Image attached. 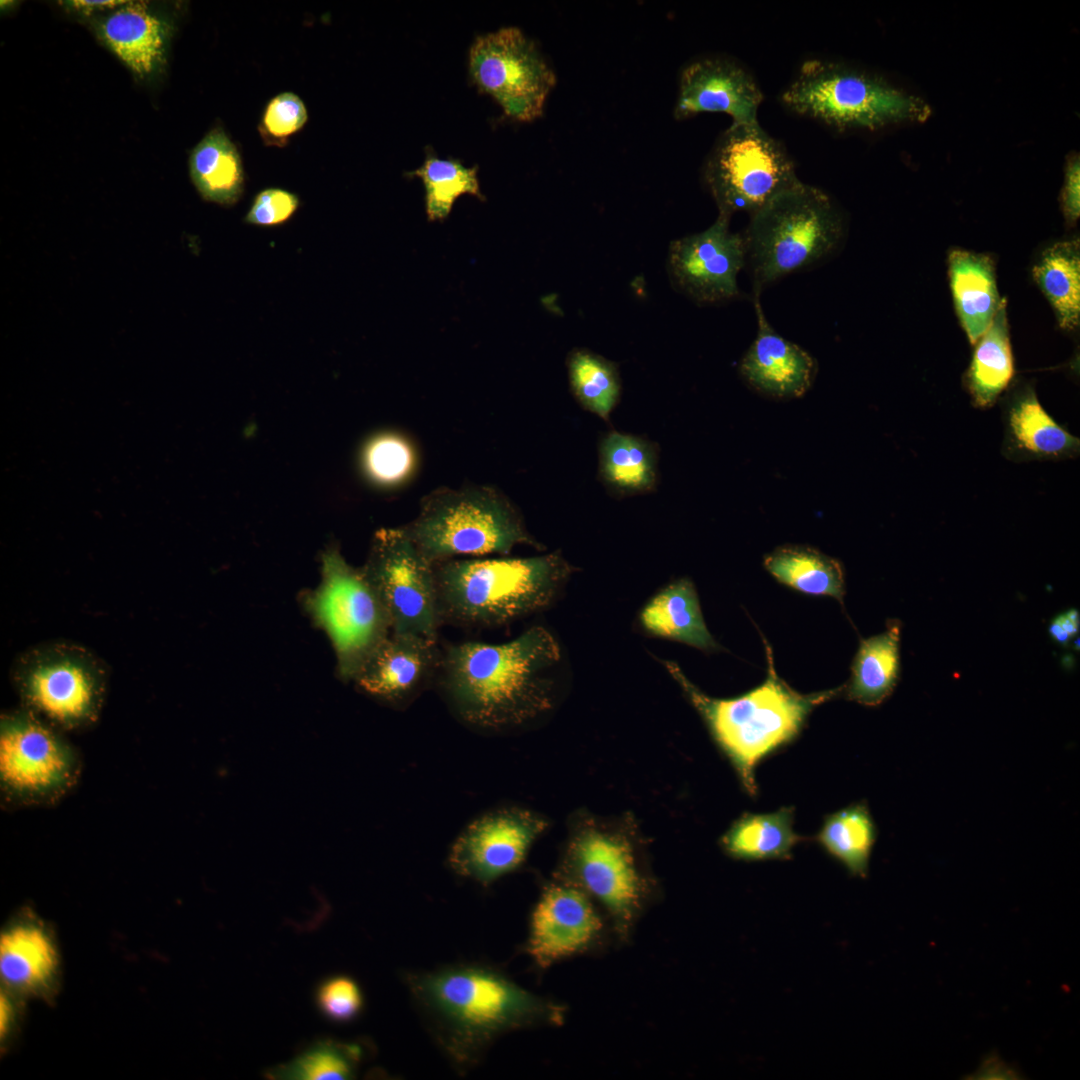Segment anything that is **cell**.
I'll use <instances>...</instances> for the list:
<instances>
[{
    "mask_svg": "<svg viewBox=\"0 0 1080 1080\" xmlns=\"http://www.w3.org/2000/svg\"><path fill=\"white\" fill-rule=\"evenodd\" d=\"M0 1007H1V1018H0L1 1019V1026L0 1027H1V1035H3V1034L6 1033V1031L8 1029V1025H9V1022L11 1020V1012H12L10 1002L5 997V995L1 996V1005H0Z\"/></svg>",
    "mask_w": 1080,
    "mask_h": 1080,
    "instance_id": "cell-44",
    "label": "cell"
},
{
    "mask_svg": "<svg viewBox=\"0 0 1080 1080\" xmlns=\"http://www.w3.org/2000/svg\"><path fill=\"white\" fill-rule=\"evenodd\" d=\"M307 120L308 113L303 101L292 92H283L267 103L258 130L267 146L284 147Z\"/></svg>",
    "mask_w": 1080,
    "mask_h": 1080,
    "instance_id": "cell-38",
    "label": "cell"
},
{
    "mask_svg": "<svg viewBox=\"0 0 1080 1080\" xmlns=\"http://www.w3.org/2000/svg\"><path fill=\"white\" fill-rule=\"evenodd\" d=\"M1032 277L1050 303L1059 327L1076 329L1080 322L1079 239L1046 248L1032 268Z\"/></svg>",
    "mask_w": 1080,
    "mask_h": 1080,
    "instance_id": "cell-29",
    "label": "cell"
},
{
    "mask_svg": "<svg viewBox=\"0 0 1080 1080\" xmlns=\"http://www.w3.org/2000/svg\"><path fill=\"white\" fill-rule=\"evenodd\" d=\"M781 101L792 112L834 129L876 130L926 120L930 107L883 78L842 62H804Z\"/></svg>",
    "mask_w": 1080,
    "mask_h": 1080,
    "instance_id": "cell-7",
    "label": "cell"
},
{
    "mask_svg": "<svg viewBox=\"0 0 1080 1080\" xmlns=\"http://www.w3.org/2000/svg\"><path fill=\"white\" fill-rule=\"evenodd\" d=\"M441 656L438 640L391 632L365 660L353 680L371 696L399 702L437 678Z\"/></svg>",
    "mask_w": 1080,
    "mask_h": 1080,
    "instance_id": "cell-18",
    "label": "cell"
},
{
    "mask_svg": "<svg viewBox=\"0 0 1080 1080\" xmlns=\"http://www.w3.org/2000/svg\"><path fill=\"white\" fill-rule=\"evenodd\" d=\"M362 570L388 615L392 633L438 640L435 564L405 527L379 529Z\"/></svg>",
    "mask_w": 1080,
    "mask_h": 1080,
    "instance_id": "cell-10",
    "label": "cell"
},
{
    "mask_svg": "<svg viewBox=\"0 0 1080 1080\" xmlns=\"http://www.w3.org/2000/svg\"><path fill=\"white\" fill-rule=\"evenodd\" d=\"M703 179L718 214H754L802 182L780 141L756 123H732L709 153Z\"/></svg>",
    "mask_w": 1080,
    "mask_h": 1080,
    "instance_id": "cell-8",
    "label": "cell"
},
{
    "mask_svg": "<svg viewBox=\"0 0 1080 1080\" xmlns=\"http://www.w3.org/2000/svg\"><path fill=\"white\" fill-rule=\"evenodd\" d=\"M833 199L800 182L750 216L742 234L755 293L832 255L844 238Z\"/></svg>",
    "mask_w": 1080,
    "mask_h": 1080,
    "instance_id": "cell-5",
    "label": "cell"
},
{
    "mask_svg": "<svg viewBox=\"0 0 1080 1080\" xmlns=\"http://www.w3.org/2000/svg\"><path fill=\"white\" fill-rule=\"evenodd\" d=\"M729 223V217L718 214L706 230L669 246V278L698 304L729 301L740 293L737 278L746 264V250L742 234L732 232Z\"/></svg>",
    "mask_w": 1080,
    "mask_h": 1080,
    "instance_id": "cell-14",
    "label": "cell"
},
{
    "mask_svg": "<svg viewBox=\"0 0 1080 1080\" xmlns=\"http://www.w3.org/2000/svg\"><path fill=\"white\" fill-rule=\"evenodd\" d=\"M876 835V826L867 806L855 803L827 815L817 841L850 874L865 878Z\"/></svg>",
    "mask_w": 1080,
    "mask_h": 1080,
    "instance_id": "cell-33",
    "label": "cell"
},
{
    "mask_svg": "<svg viewBox=\"0 0 1080 1080\" xmlns=\"http://www.w3.org/2000/svg\"><path fill=\"white\" fill-rule=\"evenodd\" d=\"M763 93L738 62L720 56L703 57L681 71L673 115L683 120L704 112H721L732 123L758 122Z\"/></svg>",
    "mask_w": 1080,
    "mask_h": 1080,
    "instance_id": "cell-16",
    "label": "cell"
},
{
    "mask_svg": "<svg viewBox=\"0 0 1080 1080\" xmlns=\"http://www.w3.org/2000/svg\"><path fill=\"white\" fill-rule=\"evenodd\" d=\"M318 1009L335 1022H348L357 1017L363 1006L358 984L346 976H335L322 982L316 993Z\"/></svg>",
    "mask_w": 1080,
    "mask_h": 1080,
    "instance_id": "cell-39",
    "label": "cell"
},
{
    "mask_svg": "<svg viewBox=\"0 0 1080 1080\" xmlns=\"http://www.w3.org/2000/svg\"><path fill=\"white\" fill-rule=\"evenodd\" d=\"M416 452L404 436L386 432L370 439L362 453V464L368 478L374 483L397 486L409 479L416 467Z\"/></svg>",
    "mask_w": 1080,
    "mask_h": 1080,
    "instance_id": "cell-37",
    "label": "cell"
},
{
    "mask_svg": "<svg viewBox=\"0 0 1080 1080\" xmlns=\"http://www.w3.org/2000/svg\"><path fill=\"white\" fill-rule=\"evenodd\" d=\"M478 166L466 167L455 158H439L428 152L423 164L408 175L422 180L425 189V208L430 221L445 220L456 199L471 194L485 200L477 177Z\"/></svg>",
    "mask_w": 1080,
    "mask_h": 1080,
    "instance_id": "cell-35",
    "label": "cell"
},
{
    "mask_svg": "<svg viewBox=\"0 0 1080 1080\" xmlns=\"http://www.w3.org/2000/svg\"><path fill=\"white\" fill-rule=\"evenodd\" d=\"M764 566L780 583L811 595L841 600L844 573L841 564L813 548L782 546L768 554Z\"/></svg>",
    "mask_w": 1080,
    "mask_h": 1080,
    "instance_id": "cell-32",
    "label": "cell"
},
{
    "mask_svg": "<svg viewBox=\"0 0 1080 1080\" xmlns=\"http://www.w3.org/2000/svg\"><path fill=\"white\" fill-rule=\"evenodd\" d=\"M571 860L582 884L625 929L638 909L642 890L628 843L591 831L574 842Z\"/></svg>",
    "mask_w": 1080,
    "mask_h": 1080,
    "instance_id": "cell-17",
    "label": "cell"
},
{
    "mask_svg": "<svg viewBox=\"0 0 1080 1080\" xmlns=\"http://www.w3.org/2000/svg\"><path fill=\"white\" fill-rule=\"evenodd\" d=\"M126 2L125 0H72L62 3H65L67 8L87 16L94 12L117 9Z\"/></svg>",
    "mask_w": 1080,
    "mask_h": 1080,
    "instance_id": "cell-43",
    "label": "cell"
},
{
    "mask_svg": "<svg viewBox=\"0 0 1080 1080\" xmlns=\"http://www.w3.org/2000/svg\"><path fill=\"white\" fill-rule=\"evenodd\" d=\"M101 40L139 78L163 62L169 27L145 1H127L97 25Z\"/></svg>",
    "mask_w": 1080,
    "mask_h": 1080,
    "instance_id": "cell-22",
    "label": "cell"
},
{
    "mask_svg": "<svg viewBox=\"0 0 1080 1080\" xmlns=\"http://www.w3.org/2000/svg\"><path fill=\"white\" fill-rule=\"evenodd\" d=\"M755 293L757 334L740 362V373L757 392L776 399L803 396L817 374L815 359L769 324Z\"/></svg>",
    "mask_w": 1080,
    "mask_h": 1080,
    "instance_id": "cell-20",
    "label": "cell"
},
{
    "mask_svg": "<svg viewBox=\"0 0 1080 1080\" xmlns=\"http://www.w3.org/2000/svg\"><path fill=\"white\" fill-rule=\"evenodd\" d=\"M191 180L208 201L233 206L244 191V170L240 154L220 127H215L193 149L189 159Z\"/></svg>",
    "mask_w": 1080,
    "mask_h": 1080,
    "instance_id": "cell-25",
    "label": "cell"
},
{
    "mask_svg": "<svg viewBox=\"0 0 1080 1080\" xmlns=\"http://www.w3.org/2000/svg\"><path fill=\"white\" fill-rule=\"evenodd\" d=\"M472 81L506 116L530 122L542 116L556 75L535 42L518 27L477 36L468 52Z\"/></svg>",
    "mask_w": 1080,
    "mask_h": 1080,
    "instance_id": "cell-11",
    "label": "cell"
},
{
    "mask_svg": "<svg viewBox=\"0 0 1080 1080\" xmlns=\"http://www.w3.org/2000/svg\"><path fill=\"white\" fill-rule=\"evenodd\" d=\"M794 810L783 807L772 813L744 814L722 838L729 855L747 861L789 859L803 838L793 830Z\"/></svg>",
    "mask_w": 1080,
    "mask_h": 1080,
    "instance_id": "cell-31",
    "label": "cell"
},
{
    "mask_svg": "<svg viewBox=\"0 0 1080 1080\" xmlns=\"http://www.w3.org/2000/svg\"><path fill=\"white\" fill-rule=\"evenodd\" d=\"M79 770L73 748L32 712L4 715L0 725V781L22 802H43L63 794Z\"/></svg>",
    "mask_w": 1080,
    "mask_h": 1080,
    "instance_id": "cell-12",
    "label": "cell"
},
{
    "mask_svg": "<svg viewBox=\"0 0 1080 1080\" xmlns=\"http://www.w3.org/2000/svg\"><path fill=\"white\" fill-rule=\"evenodd\" d=\"M948 277L955 312L971 345L996 314L999 296L995 262L990 255L963 249L948 254Z\"/></svg>",
    "mask_w": 1080,
    "mask_h": 1080,
    "instance_id": "cell-23",
    "label": "cell"
},
{
    "mask_svg": "<svg viewBox=\"0 0 1080 1080\" xmlns=\"http://www.w3.org/2000/svg\"><path fill=\"white\" fill-rule=\"evenodd\" d=\"M57 956L52 941L42 927L20 923L6 930L0 939V974L9 986L34 989L49 981Z\"/></svg>",
    "mask_w": 1080,
    "mask_h": 1080,
    "instance_id": "cell-30",
    "label": "cell"
},
{
    "mask_svg": "<svg viewBox=\"0 0 1080 1080\" xmlns=\"http://www.w3.org/2000/svg\"><path fill=\"white\" fill-rule=\"evenodd\" d=\"M768 675L763 684L733 699H713L699 691L674 662L668 672L682 686L703 716L714 739L735 767L746 791L755 795L757 764L792 741L811 710L841 689L803 695L776 674L771 649L766 645Z\"/></svg>",
    "mask_w": 1080,
    "mask_h": 1080,
    "instance_id": "cell-4",
    "label": "cell"
},
{
    "mask_svg": "<svg viewBox=\"0 0 1080 1080\" xmlns=\"http://www.w3.org/2000/svg\"><path fill=\"white\" fill-rule=\"evenodd\" d=\"M900 630V623L891 620L885 632L860 642L844 688L848 699L878 706L891 695L899 677Z\"/></svg>",
    "mask_w": 1080,
    "mask_h": 1080,
    "instance_id": "cell-27",
    "label": "cell"
},
{
    "mask_svg": "<svg viewBox=\"0 0 1080 1080\" xmlns=\"http://www.w3.org/2000/svg\"><path fill=\"white\" fill-rule=\"evenodd\" d=\"M306 603L332 643L340 676L353 680L391 633L388 615L362 568L349 565L336 549L327 550L321 582Z\"/></svg>",
    "mask_w": 1080,
    "mask_h": 1080,
    "instance_id": "cell-9",
    "label": "cell"
},
{
    "mask_svg": "<svg viewBox=\"0 0 1080 1080\" xmlns=\"http://www.w3.org/2000/svg\"><path fill=\"white\" fill-rule=\"evenodd\" d=\"M360 1053L355 1044L324 1040L293 1060L270 1069L266 1076L285 1080L351 1079L355 1076Z\"/></svg>",
    "mask_w": 1080,
    "mask_h": 1080,
    "instance_id": "cell-36",
    "label": "cell"
},
{
    "mask_svg": "<svg viewBox=\"0 0 1080 1080\" xmlns=\"http://www.w3.org/2000/svg\"><path fill=\"white\" fill-rule=\"evenodd\" d=\"M300 206L299 197L288 190L270 187L258 192L244 218L245 223L276 227L288 222Z\"/></svg>",
    "mask_w": 1080,
    "mask_h": 1080,
    "instance_id": "cell-40",
    "label": "cell"
},
{
    "mask_svg": "<svg viewBox=\"0 0 1080 1080\" xmlns=\"http://www.w3.org/2000/svg\"><path fill=\"white\" fill-rule=\"evenodd\" d=\"M404 527L434 564L457 556L506 555L519 544L539 546L512 503L488 486L437 489Z\"/></svg>",
    "mask_w": 1080,
    "mask_h": 1080,
    "instance_id": "cell-6",
    "label": "cell"
},
{
    "mask_svg": "<svg viewBox=\"0 0 1080 1080\" xmlns=\"http://www.w3.org/2000/svg\"><path fill=\"white\" fill-rule=\"evenodd\" d=\"M1079 627V611L1075 608H1072L1057 615L1052 620L1049 626V634L1054 641H1056L1060 645L1066 646L1069 641L1079 632Z\"/></svg>",
    "mask_w": 1080,
    "mask_h": 1080,
    "instance_id": "cell-42",
    "label": "cell"
},
{
    "mask_svg": "<svg viewBox=\"0 0 1080 1080\" xmlns=\"http://www.w3.org/2000/svg\"><path fill=\"white\" fill-rule=\"evenodd\" d=\"M642 625L649 632L700 649H714L693 584L680 579L659 592L641 612Z\"/></svg>",
    "mask_w": 1080,
    "mask_h": 1080,
    "instance_id": "cell-28",
    "label": "cell"
},
{
    "mask_svg": "<svg viewBox=\"0 0 1080 1080\" xmlns=\"http://www.w3.org/2000/svg\"><path fill=\"white\" fill-rule=\"evenodd\" d=\"M974 346L964 383L975 407L990 408L1014 376L1005 299Z\"/></svg>",
    "mask_w": 1080,
    "mask_h": 1080,
    "instance_id": "cell-26",
    "label": "cell"
},
{
    "mask_svg": "<svg viewBox=\"0 0 1080 1080\" xmlns=\"http://www.w3.org/2000/svg\"><path fill=\"white\" fill-rule=\"evenodd\" d=\"M1060 202L1066 222L1071 225L1074 224L1080 215L1079 157H1073L1067 165Z\"/></svg>",
    "mask_w": 1080,
    "mask_h": 1080,
    "instance_id": "cell-41",
    "label": "cell"
},
{
    "mask_svg": "<svg viewBox=\"0 0 1080 1080\" xmlns=\"http://www.w3.org/2000/svg\"><path fill=\"white\" fill-rule=\"evenodd\" d=\"M560 658L552 634L532 627L505 643L446 646L436 680L464 721L498 729L519 724L550 706L551 673Z\"/></svg>",
    "mask_w": 1080,
    "mask_h": 1080,
    "instance_id": "cell-1",
    "label": "cell"
},
{
    "mask_svg": "<svg viewBox=\"0 0 1080 1080\" xmlns=\"http://www.w3.org/2000/svg\"><path fill=\"white\" fill-rule=\"evenodd\" d=\"M602 922L585 894L570 885H551L531 919L527 951L542 968L586 947Z\"/></svg>",
    "mask_w": 1080,
    "mask_h": 1080,
    "instance_id": "cell-19",
    "label": "cell"
},
{
    "mask_svg": "<svg viewBox=\"0 0 1080 1080\" xmlns=\"http://www.w3.org/2000/svg\"><path fill=\"white\" fill-rule=\"evenodd\" d=\"M545 826L544 820L526 811L486 814L456 839L449 865L457 874L488 885L521 864Z\"/></svg>",
    "mask_w": 1080,
    "mask_h": 1080,
    "instance_id": "cell-15",
    "label": "cell"
},
{
    "mask_svg": "<svg viewBox=\"0 0 1080 1080\" xmlns=\"http://www.w3.org/2000/svg\"><path fill=\"white\" fill-rule=\"evenodd\" d=\"M572 393L581 407L609 422L621 394L615 363L587 349H574L567 359Z\"/></svg>",
    "mask_w": 1080,
    "mask_h": 1080,
    "instance_id": "cell-34",
    "label": "cell"
},
{
    "mask_svg": "<svg viewBox=\"0 0 1080 1080\" xmlns=\"http://www.w3.org/2000/svg\"><path fill=\"white\" fill-rule=\"evenodd\" d=\"M18 684L28 706L58 725L81 726L99 712V671L76 650L56 647L31 656L19 670Z\"/></svg>",
    "mask_w": 1080,
    "mask_h": 1080,
    "instance_id": "cell-13",
    "label": "cell"
},
{
    "mask_svg": "<svg viewBox=\"0 0 1080 1080\" xmlns=\"http://www.w3.org/2000/svg\"><path fill=\"white\" fill-rule=\"evenodd\" d=\"M558 553L435 563L441 625L497 627L547 607L569 575Z\"/></svg>",
    "mask_w": 1080,
    "mask_h": 1080,
    "instance_id": "cell-3",
    "label": "cell"
},
{
    "mask_svg": "<svg viewBox=\"0 0 1080 1080\" xmlns=\"http://www.w3.org/2000/svg\"><path fill=\"white\" fill-rule=\"evenodd\" d=\"M415 1002L455 1066L478 1062L497 1036L558 1019V1010L518 987L494 968L465 964L408 976Z\"/></svg>",
    "mask_w": 1080,
    "mask_h": 1080,
    "instance_id": "cell-2",
    "label": "cell"
},
{
    "mask_svg": "<svg viewBox=\"0 0 1080 1080\" xmlns=\"http://www.w3.org/2000/svg\"><path fill=\"white\" fill-rule=\"evenodd\" d=\"M598 472L615 496L649 493L658 482V448L640 436L611 431L600 441Z\"/></svg>",
    "mask_w": 1080,
    "mask_h": 1080,
    "instance_id": "cell-24",
    "label": "cell"
},
{
    "mask_svg": "<svg viewBox=\"0 0 1080 1080\" xmlns=\"http://www.w3.org/2000/svg\"><path fill=\"white\" fill-rule=\"evenodd\" d=\"M1004 415L1005 453L1013 460H1051L1075 456L1079 439L1059 425L1030 387L1017 390Z\"/></svg>",
    "mask_w": 1080,
    "mask_h": 1080,
    "instance_id": "cell-21",
    "label": "cell"
}]
</instances>
